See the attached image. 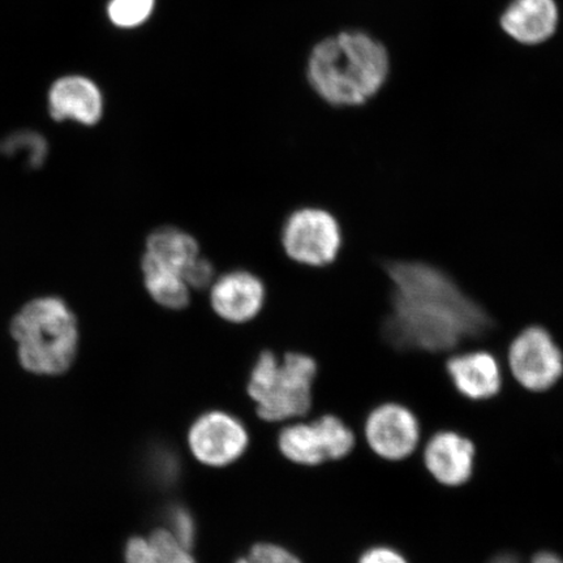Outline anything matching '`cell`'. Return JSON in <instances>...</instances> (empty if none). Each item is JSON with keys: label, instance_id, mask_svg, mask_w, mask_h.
Returning a JSON list of instances; mask_svg holds the SVG:
<instances>
[{"label": "cell", "instance_id": "cell-17", "mask_svg": "<svg viewBox=\"0 0 563 563\" xmlns=\"http://www.w3.org/2000/svg\"><path fill=\"white\" fill-rule=\"evenodd\" d=\"M126 563H196L189 549L167 528H159L150 538H135L125 548Z\"/></svg>", "mask_w": 563, "mask_h": 563}, {"label": "cell", "instance_id": "cell-7", "mask_svg": "<svg viewBox=\"0 0 563 563\" xmlns=\"http://www.w3.org/2000/svg\"><path fill=\"white\" fill-rule=\"evenodd\" d=\"M509 367L525 389L543 393L563 376V354L551 333L541 327L520 332L509 347Z\"/></svg>", "mask_w": 563, "mask_h": 563}, {"label": "cell", "instance_id": "cell-12", "mask_svg": "<svg viewBox=\"0 0 563 563\" xmlns=\"http://www.w3.org/2000/svg\"><path fill=\"white\" fill-rule=\"evenodd\" d=\"M48 108L55 121H75L95 125L103 115L100 88L87 77L66 76L56 81L48 95Z\"/></svg>", "mask_w": 563, "mask_h": 563}, {"label": "cell", "instance_id": "cell-10", "mask_svg": "<svg viewBox=\"0 0 563 563\" xmlns=\"http://www.w3.org/2000/svg\"><path fill=\"white\" fill-rule=\"evenodd\" d=\"M210 306L217 316L231 323L250 322L263 311L266 287L250 271H231L217 277L209 288Z\"/></svg>", "mask_w": 563, "mask_h": 563}, {"label": "cell", "instance_id": "cell-16", "mask_svg": "<svg viewBox=\"0 0 563 563\" xmlns=\"http://www.w3.org/2000/svg\"><path fill=\"white\" fill-rule=\"evenodd\" d=\"M141 273L146 292L158 306L180 311L191 302L192 290L181 273L168 269L145 255L141 258Z\"/></svg>", "mask_w": 563, "mask_h": 563}, {"label": "cell", "instance_id": "cell-5", "mask_svg": "<svg viewBox=\"0 0 563 563\" xmlns=\"http://www.w3.org/2000/svg\"><path fill=\"white\" fill-rule=\"evenodd\" d=\"M280 242L294 263L325 267L340 256L343 232L340 222L329 210L306 207L294 210L286 218Z\"/></svg>", "mask_w": 563, "mask_h": 563}, {"label": "cell", "instance_id": "cell-3", "mask_svg": "<svg viewBox=\"0 0 563 563\" xmlns=\"http://www.w3.org/2000/svg\"><path fill=\"white\" fill-rule=\"evenodd\" d=\"M21 365L35 375L55 376L73 365L79 346L75 314L65 301L38 299L26 305L11 325Z\"/></svg>", "mask_w": 563, "mask_h": 563}, {"label": "cell", "instance_id": "cell-6", "mask_svg": "<svg viewBox=\"0 0 563 563\" xmlns=\"http://www.w3.org/2000/svg\"><path fill=\"white\" fill-rule=\"evenodd\" d=\"M354 446V433L340 418L332 415L309 424L287 427L279 435L282 454L305 466L343 460Z\"/></svg>", "mask_w": 563, "mask_h": 563}, {"label": "cell", "instance_id": "cell-4", "mask_svg": "<svg viewBox=\"0 0 563 563\" xmlns=\"http://www.w3.org/2000/svg\"><path fill=\"white\" fill-rule=\"evenodd\" d=\"M316 373L317 364L311 356L292 352L279 362L273 352H263L249 384L258 417L274 422L306 415L312 404Z\"/></svg>", "mask_w": 563, "mask_h": 563}, {"label": "cell", "instance_id": "cell-14", "mask_svg": "<svg viewBox=\"0 0 563 563\" xmlns=\"http://www.w3.org/2000/svg\"><path fill=\"white\" fill-rule=\"evenodd\" d=\"M501 24L514 40L527 45L541 44L558 30L559 7L554 0H514Z\"/></svg>", "mask_w": 563, "mask_h": 563}, {"label": "cell", "instance_id": "cell-18", "mask_svg": "<svg viewBox=\"0 0 563 563\" xmlns=\"http://www.w3.org/2000/svg\"><path fill=\"white\" fill-rule=\"evenodd\" d=\"M154 10V0H111L109 18L119 27H135L145 23Z\"/></svg>", "mask_w": 563, "mask_h": 563}, {"label": "cell", "instance_id": "cell-9", "mask_svg": "<svg viewBox=\"0 0 563 563\" xmlns=\"http://www.w3.org/2000/svg\"><path fill=\"white\" fill-rule=\"evenodd\" d=\"M369 448L386 461H402L413 454L420 441V424L410 408L399 404L378 406L365 422Z\"/></svg>", "mask_w": 563, "mask_h": 563}, {"label": "cell", "instance_id": "cell-20", "mask_svg": "<svg viewBox=\"0 0 563 563\" xmlns=\"http://www.w3.org/2000/svg\"><path fill=\"white\" fill-rule=\"evenodd\" d=\"M236 563H301L286 549L273 544H257L246 558Z\"/></svg>", "mask_w": 563, "mask_h": 563}, {"label": "cell", "instance_id": "cell-21", "mask_svg": "<svg viewBox=\"0 0 563 563\" xmlns=\"http://www.w3.org/2000/svg\"><path fill=\"white\" fill-rule=\"evenodd\" d=\"M180 543L188 549L192 547L195 541V523L189 514L185 509L176 508L170 512V527L167 528Z\"/></svg>", "mask_w": 563, "mask_h": 563}, {"label": "cell", "instance_id": "cell-11", "mask_svg": "<svg viewBox=\"0 0 563 563\" xmlns=\"http://www.w3.org/2000/svg\"><path fill=\"white\" fill-rule=\"evenodd\" d=\"M476 448L461 433L442 431L428 441L424 460L428 473L445 487H461L473 477Z\"/></svg>", "mask_w": 563, "mask_h": 563}, {"label": "cell", "instance_id": "cell-22", "mask_svg": "<svg viewBox=\"0 0 563 563\" xmlns=\"http://www.w3.org/2000/svg\"><path fill=\"white\" fill-rule=\"evenodd\" d=\"M358 563H408L405 555L389 547H375L362 555Z\"/></svg>", "mask_w": 563, "mask_h": 563}, {"label": "cell", "instance_id": "cell-2", "mask_svg": "<svg viewBox=\"0 0 563 563\" xmlns=\"http://www.w3.org/2000/svg\"><path fill=\"white\" fill-rule=\"evenodd\" d=\"M389 55L368 34L344 32L317 44L309 56L307 77L316 95L336 108L367 103L384 87Z\"/></svg>", "mask_w": 563, "mask_h": 563}, {"label": "cell", "instance_id": "cell-23", "mask_svg": "<svg viewBox=\"0 0 563 563\" xmlns=\"http://www.w3.org/2000/svg\"><path fill=\"white\" fill-rule=\"evenodd\" d=\"M531 563H563V560L555 553L540 552L533 555Z\"/></svg>", "mask_w": 563, "mask_h": 563}, {"label": "cell", "instance_id": "cell-19", "mask_svg": "<svg viewBox=\"0 0 563 563\" xmlns=\"http://www.w3.org/2000/svg\"><path fill=\"white\" fill-rule=\"evenodd\" d=\"M191 290H207L216 280L214 265L208 258L199 256L183 274Z\"/></svg>", "mask_w": 563, "mask_h": 563}, {"label": "cell", "instance_id": "cell-8", "mask_svg": "<svg viewBox=\"0 0 563 563\" xmlns=\"http://www.w3.org/2000/svg\"><path fill=\"white\" fill-rule=\"evenodd\" d=\"M196 460L211 467L235 462L249 446V433L242 422L229 413L216 411L195 422L188 435Z\"/></svg>", "mask_w": 563, "mask_h": 563}, {"label": "cell", "instance_id": "cell-24", "mask_svg": "<svg viewBox=\"0 0 563 563\" xmlns=\"http://www.w3.org/2000/svg\"><path fill=\"white\" fill-rule=\"evenodd\" d=\"M488 563H520L517 555L511 553H501L495 555Z\"/></svg>", "mask_w": 563, "mask_h": 563}, {"label": "cell", "instance_id": "cell-15", "mask_svg": "<svg viewBox=\"0 0 563 563\" xmlns=\"http://www.w3.org/2000/svg\"><path fill=\"white\" fill-rule=\"evenodd\" d=\"M144 255L181 274L201 256L196 239L189 232L175 227L154 230L146 239Z\"/></svg>", "mask_w": 563, "mask_h": 563}, {"label": "cell", "instance_id": "cell-1", "mask_svg": "<svg viewBox=\"0 0 563 563\" xmlns=\"http://www.w3.org/2000/svg\"><path fill=\"white\" fill-rule=\"evenodd\" d=\"M390 312L383 334L399 351L446 352L492 328L484 307L439 266L418 260L387 263Z\"/></svg>", "mask_w": 563, "mask_h": 563}, {"label": "cell", "instance_id": "cell-13", "mask_svg": "<svg viewBox=\"0 0 563 563\" xmlns=\"http://www.w3.org/2000/svg\"><path fill=\"white\" fill-rule=\"evenodd\" d=\"M446 371L455 389L471 400L490 399L501 390V369L489 352L471 351L453 356Z\"/></svg>", "mask_w": 563, "mask_h": 563}]
</instances>
